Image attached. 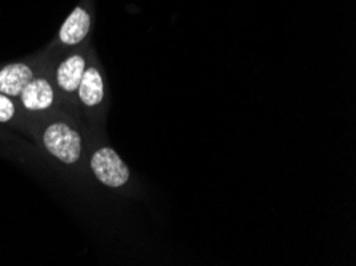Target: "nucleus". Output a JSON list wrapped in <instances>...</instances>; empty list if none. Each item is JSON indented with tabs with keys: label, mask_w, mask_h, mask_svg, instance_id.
<instances>
[{
	"label": "nucleus",
	"mask_w": 356,
	"mask_h": 266,
	"mask_svg": "<svg viewBox=\"0 0 356 266\" xmlns=\"http://www.w3.org/2000/svg\"><path fill=\"white\" fill-rule=\"evenodd\" d=\"M90 169L101 185L111 190L127 187L131 171L111 145H101L90 156Z\"/></svg>",
	"instance_id": "nucleus-4"
},
{
	"label": "nucleus",
	"mask_w": 356,
	"mask_h": 266,
	"mask_svg": "<svg viewBox=\"0 0 356 266\" xmlns=\"http://www.w3.org/2000/svg\"><path fill=\"white\" fill-rule=\"evenodd\" d=\"M106 101V80L99 66L93 61L88 63L80 80L77 90V104L86 112H98Z\"/></svg>",
	"instance_id": "nucleus-6"
},
{
	"label": "nucleus",
	"mask_w": 356,
	"mask_h": 266,
	"mask_svg": "<svg viewBox=\"0 0 356 266\" xmlns=\"http://www.w3.org/2000/svg\"><path fill=\"white\" fill-rule=\"evenodd\" d=\"M37 69L31 63L21 61L7 64L0 69V93L18 99L26 85L35 77Z\"/></svg>",
	"instance_id": "nucleus-7"
},
{
	"label": "nucleus",
	"mask_w": 356,
	"mask_h": 266,
	"mask_svg": "<svg viewBox=\"0 0 356 266\" xmlns=\"http://www.w3.org/2000/svg\"><path fill=\"white\" fill-rule=\"evenodd\" d=\"M18 102L23 113L42 120V118L51 115L53 112L58 110L63 101L58 94L55 83H53L51 75L47 74V70H40L26 85L23 93L18 97Z\"/></svg>",
	"instance_id": "nucleus-2"
},
{
	"label": "nucleus",
	"mask_w": 356,
	"mask_h": 266,
	"mask_svg": "<svg viewBox=\"0 0 356 266\" xmlns=\"http://www.w3.org/2000/svg\"><path fill=\"white\" fill-rule=\"evenodd\" d=\"M88 63L90 51L86 48H77L56 64L51 77L63 102H67V104L77 102V90Z\"/></svg>",
	"instance_id": "nucleus-3"
},
{
	"label": "nucleus",
	"mask_w": 356,
	"mask_h": 266,
	"mask_svg": "<svg viewBox=\"0 0 356 266\" xmlns=\"http://www.w3.org/2000/svg\"><path fill=\"white\" fill-rule=\"evenodd\" d=\"M91 26H93V16L83 5H77L72 13L64 19L59 27L56 43L59 48H77L88 39Z\"/></svg>",
	"instance_id": "nucleus-5"
},
{
	"label": "nucleus",
	"mask_w": 356,
	"mask_h": 266,
	"mask_svg": "<svg viewBox=\"0 0 356 266\" xmlns=\"http://www.w3.org/2000/svg\"><path fill=\"white\" fill-rule=\"evenodd\" d=\"M37 140L61 165L75 166L83 158L85 138L77 122L67 115H48L37 126Z\"/></svg>",
	"instance_id": "nucleus-1"
},
{
	"label": "nucleus",
	"mask_w": 356,
	"mask_h": 266,
	"mask_svg": "<svg viewBox=\"0 0 356 266\" xmlns=\"http://www.w3.org/2000/svg\"><path fill=\"white\" fill-rule=\"evenodd\" d=\"M21 107L18 99L12 96H7L0 93V123L3 124H13L19 120L21 117Z\"/></svg>",
	"instance_id": "nucleus-8"
}]
</instances>
